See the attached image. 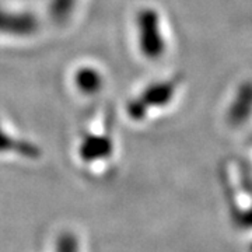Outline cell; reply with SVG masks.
Instances as JSON below:
<instances>
[{"label": "cell", "instance_id": "7a4b0ae2", "mask_svg": "<svg viewBox=\"0 0 252 252\" xmlns=\"http://www.w3.org/2000/svg\"><path fill=\"white\" fill-rule=\"evenodd\" d=\"M252 111V86L247 84L240 89L237 98L233 102V108L230 111V118L235 122H243Z\"/></svg>", "mask_w": 252, "mask_h": 252}, {"label": "cell", "instance_id": "6da1fadb", "mask_svg": "<svg viewBox=\"0 0 252 252\" xmlns=\"http://www.w3.org/2000/svg\"><path fill=\"white\" fill-rule=\"evenodd\" d=\"M139 44L144 56L157 59L165 54L167 42L160 16L154 10H144L137 17Z\"/></svg>", "mask_w": 252, "mask_h": 252}]
</instances>
